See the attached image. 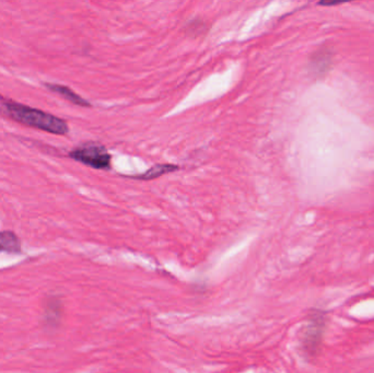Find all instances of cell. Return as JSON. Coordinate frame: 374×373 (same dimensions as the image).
<instances>
[{"instance_id": "4", "label": "cell", "mask_w": 374, "mask_h": 373, "mask_svg": "<svg viewBox=\"0 0 374 373\" xmlns=\"http://www.w3.org/2000/svg\"><path fill=\"white\" fill-rule=\"evenodd\" d=\"M179 170V166L174 164H156L150 169L147 170L145 173L139 174L136 177H129L131 179L141 180V181H150V180L156 179L162 177L164 174L172 173V172Z\"/></svg>"}, {"instance_id": "2", "label": "cell", "mask_w": 374, "mask_h": 373, "mask_svg": "<svg viewBox=\"0 0 374 373\" xmlns=\"http://www.w3.org/2000/svg\"><path fill=\"white\" fill-rule=\"evenodd\" d=\"M70 157L74 159V161L91 166L93 169H111L112 157L108 154L106 147L99 145V143H86L83 146L78 147L72 150Z\"/></svg>"}, {"instance_id": "5", "label": "cell", "mask_w": 374, "mask_h": 373, "mask_svg": "<svg viewBox=\"0 0 374 373\" xmlns=\"http://www.w3.org/2000/svg\"><path fill=\"white\" fill-rule=\"evenodd\" d=\"M0 252L6 253H19L20 252V241L16 235L9 231L0 232Z\"/></svg>"}, {"instance_id": "1", "label": "cell", "mask_w": 374, "mask_h": 373, "mask_svg": "<svg viewBox=\"0 0 374 373\" xmlns=\"http://www.w3.org/2000/svg\"><path fill=\"white\" fill-rule=\"evenodd\" d=\"M1 111L5 113L6 116L11 120H16L18 123L38 128L47 133L66 135L70 131V127L62 118L44 112V111L20 104V103L6 101L1 104Z\"/></svg>"}, {"instance_id": "3", "label": "cell", "mask_w": 374, "mask_h": 373, "mask_svg": "<svg viewBox=\"0 0 374 373\" xmlns=\"http://www.w3.org/2000/svg\"><path fill=\"white\" fill-rule=\"evenodd\" d=\"M47 87L51 91H53V93L62 95L67 101H70V102L74 103V104L79 105V106H86V108L91 106L87 100H85L83 97H80L77 93H74L70 88L60 85H51V84H47Z\"/></svg>"}]
</instances>
